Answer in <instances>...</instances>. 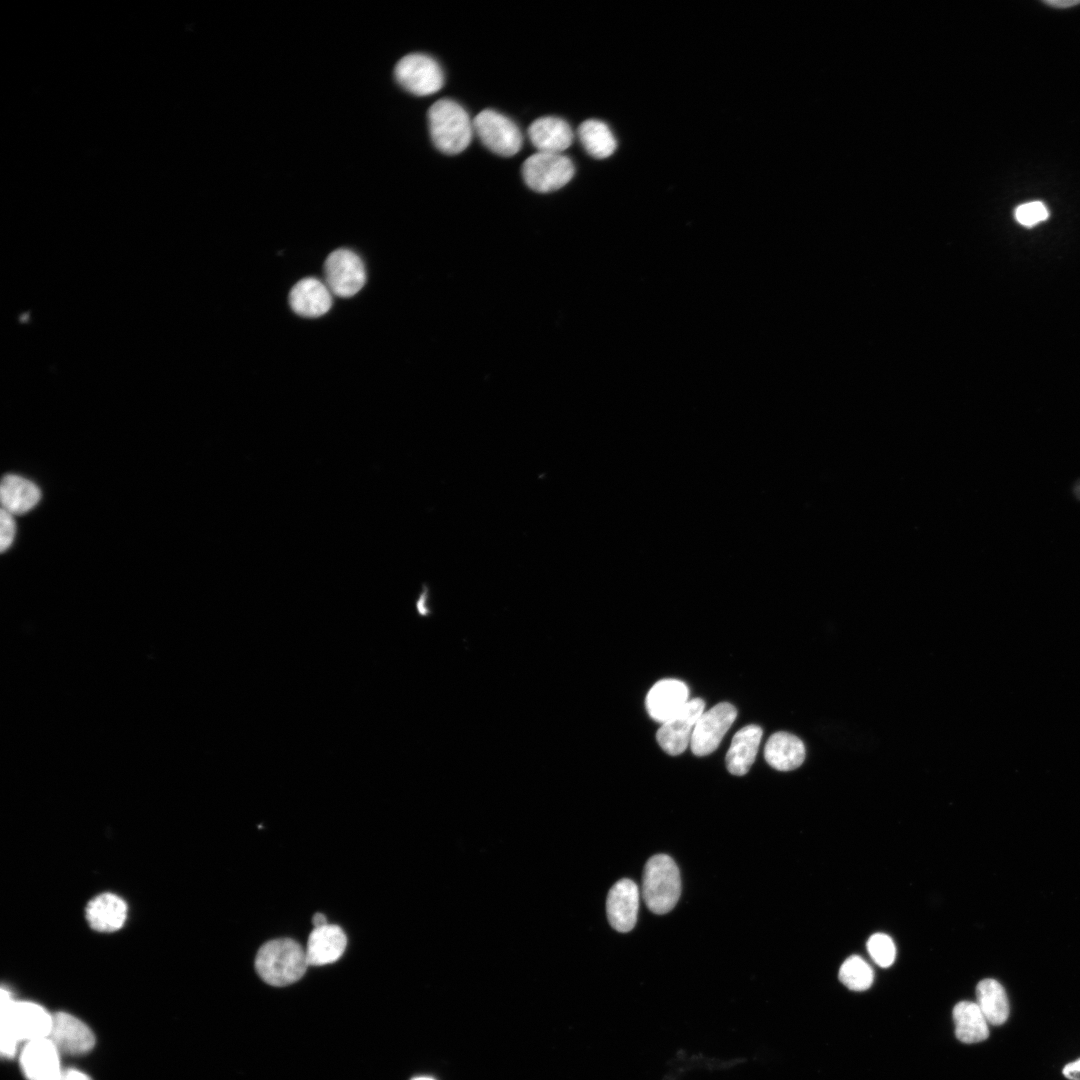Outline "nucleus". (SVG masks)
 <instances>
[{
    "label": "nucleus",
    "mask_w": 1080,
    "mask_h": 1080,
    "mask_svg": "<svg viewBox=\"0 0 1080 1080\" xmlns=\"http://www.w3.org/2000/svg\"><path fill=\"white\" fill-rule=\"evenodd\" d=\"M578 137L586 152L596 159L611 156L617 147L616 139L606 123L596 119L582 122Z\"/></svg>",
    "instance_id": "obj_24"
},
{
    "label": "nucleus",
    "mask_w": 1080,
    "mask_h": 1080,
    "mask_svg": "<svg viewBox=\"0 0 1080 1080\" xmlns=\"http://www.w3.org/2000/svg\"><path fill=\"white\" fill-rule=\"evenodd\" d=\"M16 532L13 515L1 508L0 513V550L5 552L12 544Z\"/></svg>",
    "instance_id": "obj_28"
},
{
    "label": "nucleus",
    "mask_w": 1080,
    "mask_h": 1080,
    "mask_svg": "<svg viewBox=\"0 0 1080 1080\" xmlns=\"http://www.w3.org/2000/svg\"><path fill=\"white\" fill-rule=\"evenodd\" d=\"M314 928L322 927L328 924L327 918L323 913H316L312 918Z\"/></svg>",
    "instance_id": "obj_32"
},
{
    "label": "nucleus",
    "mask_w": 1080,
    "mask_h": 1080,
    "mask_svg": "<svg viewBox=\"0 0 1080 1080\" xmlns=\"http://www.w3.org/2000/svg\"><path fill=\"white\" fill-rule=\"evenodd\" d=\"M413 1080H433V1079L429 1078V1077H418V1078H415Z\"/></svg>",
    "instance_id": "obj_34"
},
{
    "label": "nucleus",
    "mask_w": 1080,
    "mask_h": 1080,
    "mask_svg": "<svg viewBox=\"0 0 1080 1080\" xmlns=\"http://www.w3.org/2000/svg\"><path fill=\"white\" fill-rule=\"evenodd\" d=\"M2 508L12 515L24 514L41 499V491L32 481L14 474L3 477L0 486Z\"/></svg>",
    "instance_id": "obj_21"
},
{
    "label": "nucleus",
    "mask_w": 1080,
    "mask_h": 1080,
    "mask_svg": "<svg viewBox=\"0 0 1080 1080\" xmlns=\"http://www.w3.org/2000/svg\"><path fill=\"white\" fill-rule=\"evenodd\" d=\"M346 945L347 937L341 927L327 924L314 928L305 948L309 966H323L337 961Z\"/></svg>",
    "instance_id": "obj_16"
},
{
    "label": "nucleus",
    "mask_w": 1080,
    "mask_h": 1080,
    "mask_svg": "<svg viewBox=\"0 0 1080 1080\" xmlns=\"http://www.w3.org/2000/svg\"><path fill=\"white\" fill-rule=\"evenodd\" d=\"M394 76L405 90L417 96L434 94L444 84L441 66L434 58L423 53L402 57L394 68Z\"/></svg>",
    "instance_id": "obj_7"
},
{
    "label": "nucleus",
    "mask_w": 1080,
    "mask_h": 1080,
    "mask_svg": "<svg viewBox=\"0 0 1080 1080\" xmlns=\"http://www.w3.org/2000/svg\"><path fill=\"white\" fill-rule=\"evenodd\" d=\"M528 136L538 152L561 153L573 142V131L563 119L545 116L534 120L528 128Z\"/></svg>",
    "instance_id": "obj_17"
},
{
    "label": "nucleus",
    "mask_w": 1080,
    "mask_h": 1080,
    "mask_svg": "<svg viewBox=\"0 0 1080 1080\" xmlns=\"http://www.w3.org/2000/svg\"><path fill=\"white\" fill-rule=\"evenodd\" d=\"M521 173L530 189L546 193L566 185L574 176L575 167L561 153L536 152L524 161Z\"/></svg>",
    "instance_id": "obj_5"
},
{
    "label": "nucleus",
    "mask_w": 1080,
    "mask_h": 1080,
    "mask_svg": "<svg viewBox=\"0 0 1080 1080\" xmlns=\"http://www.w3.org/2000/svg\"><path fill=\"white\" fill-rule=\"evenodd\" d=\"M1043 3L1055 9H1069L1080 5V0H1046Z\"/></svg>",
    "instance_id": "obj_30"
},
{
    "label": "nucleus",
    "mask_w": 1080,
    "mask_h": 1080,
    "mask_svg": "<svg viewBox=\"0 0 1080 1080\" xmlns=\"http://www.w3.org/2000/svg\"><path fill=\"white\" fill-rule=\"evenodd\" d=\"M86 918L94 930L114 932L125 923L127 905L119 896L112 893H103L94 897L88 903Z\"/></svg>",
    "instance_id": "obj_18"
},
{
    "label": "nucleus",
    "mask_w": 1080,
    "mask_h": 1080,
    "mask_svg": "<svg viewBox=\"0 0 1080 1080\" xmlns=\"http://www.w3.org/2000/svg\"><path fill=\"white\" fill-rule=\"evenodd\" d=\"M429 132L434 146L442 153L455 155L471 142L473 120L456 101L442 98L428 110Z\"/></svg>",
    "instance_id": "obj_3"
},
{
    "label": "nucleus",
    "mask_w": 1080,
    "mask_h": 1080,
    "mask_svg": "<svg viewBox=\"0 0 1080 1080\" xmlns=\"http://www.w3.org/2000/svg\"><path fill=\"white\" fill-rule=\"evenodd\" d=\"M48 1038L60 1053L80 1055L89 1052L95 1044L91 1029L81 1020L66 1012L52 1015Z\"/></svg>",
    "instance_id": "obj_11"
},
{
    "label": "nucleus",
    "mask_w": 1080,
    "mask_h": 1080,
    "mask_svg": "<svg viewBox=\"0 0 1080 1080\" xmlns=\"http://www.w3.org/2000/svg\"><path fill=\"white\" fill-rule=\"evenodd\" d=\"M58 1080H91V1078L80 1070L68 1068L62 1069Z\"/></svg>",
    "instance_id": "obj_29"
},
{
    "label": "nucleus",
    "mask_w": 1080,
    "mask_h": 1080,
    "mask_svg": "<svg viewBox=\"0 0 1080 1080\" xmlns=\"http://www.w3.org/2000/svg\"><path fill=\"white\" fill-rule=\"evenodd\" d=\"M701 698L688 701L676 714L662 723L656 733L660 747L669 755L683 753L691 742L695 724L704 712Z\"/></svg>",
    "instance_id": "obj_10"
},
{
    "label": "nucleus",
    "mask_w": 1080,
    "mask_h": 1080,
    "mask_svg": "<svg viewBox=\"0 0 1080 1080\" xmlns=\"http://www.w3.org/2000/svg\"><path fill=\"white\" fill-rule=\"evenodd\" d=\"M955 1035L963 1043L985 1040L989 1035L988 1022L977 1003L961 1001L953 1009Z\"/></svg>",
    "instance_id": "obj_22"
},
{
    "label": "nucleus",
    "mask_w": 1080,
    "mask_h": 1080,
    "mask_svg": "<svg viewBox=\"0 0 1080 1080\" xmlns=\"http://www.w3.org/2000/svg\"><path fill=\"white\" fill-rule=\"evenodd\" d=\"M977 1005L992 1025L1003 1024L1009 1015V1004L1002 985L994 979L980 981L976 987Z\"/></svg>",
    "instance_id": "obj_23"
},
{
    "label": "nucleus",
    "mask_w": 1080,
    "mask_h": 1080,
    "mask_svg": "<svg viewBox=\"0 0 1080 1080\" xmlns=\"http://www.w3.org/2000/svg\"><path fill=\"white\" fill-rule=\"evenodd\" d=\"M639 889L630 879H621L610 889L606 911L610 925L618 932H629L637 921Z\"/></svg>",
    "instance_id": "obj_13"
},
{
    "label": "nucleus",
    "mask_w": 1080,
    "mask_h": 1080,
    "mask_svg": "<svg viewBox=\"0 0 1080 1080\" xmlns=\"http://www.w3.org/2000/svg\"><path fill=\"white\" fill-rule=\"evenodd\" d=\"M839 979L850 990L864 991L872 985L874 973L863 958L852 955L841 965Z\"/></svg>",
    "instance_id": "obj_25"
},
{
    "label": "nucleus",
    "mask_w": 1080,
    "mask_h": 1080,
    "mask_svg": "<svg viewBox=\"0 0 1080 1080\" xmlns=\"http://www.w3.org/2000/svg\"><path fill=\"white\" fill-rule=\"evenodd\" d=\"M20 1066L27 1080H58L62 1072L60 1052L49 1038L26 1042Z\"/></svg>",
    "instance_id": "obj_12"
},
{
    "label": "nucleus",
    "mask_w": 1080,
    "mask_h": 1080,
    "mask_svg": "<svg viewBox=\"0 0 1080 1080\" xmlns=\"http://www.w3.org/2000/svg\"><path fill=\"white\" fill-rule=\"evenodd\" d=\"M1063 1074L1069 1079L1080 1080V1059L1067 1064L1063 1069Z\"/></svg>",
    "instance_id": "obj_31"
},
{
    "label": "nucleus",
    "mask_w": 1080,
    "mask_h": 1080,
    "mask_svg": "<svg viewBox=\"0 0 1080 1080\" xmlns=\"http://www.w3.org/2000/svg\"><path fill=\"white\" fill-rule=\"evenodd\" d=\"M687 685L677 679H662L647 693L645 704L648 714L663 723L676 714L688 702Z\"/></svg>",
    "instance_id": "obj_14"
},
{
    "label": "nucleus",
    "mask_w": 1080,
    "mask_h": 1080,
    "mask_svg": "<svg viewBox=\"0 0 1080 1080\" xmlns=\"http://www.w3.org/2000/svg\"><path fill=\"white\" fill-rule=\"evenodd\" d=\"M1074 494L1078 499H1080V480L1074 486Z\"/></svg>",
    "instance_id": "obj_33"
},
{
    "label": "nucleus",
    "mask_w": 1080,
    "mask_h": 1080,
    "mask_svg": "<svg viewBox=\"0 0 1080 1080\" xmlns=\"http://www.w3.org/2000/svg\"><path fill=\"white\" fill-rule=\"evenodd\" d=\"M868 952L873 961L881 967H889L895 960L896 948L890 936L883 933L873 934L867 942Z\"/></svg>",
    "instance_id": "obj_26"
},
{
    "label": "nucleus",
    "mask_w": 1080,
    "mask_h": 1080,
    "mask_svg": "<svg viewBox=\"0 0 1080 1080\" xmlns=\"http://www.w3.org/2000/svg\"><path fill=\"white\" fill-rule=\"evenodd\" d=\"M309 966L306 950L290 938L264 943L255 958V969L263 981L282 987L298 981Z\"/></svg>",
    "instance_id": "obj_2"
},
{
    "label": "nucleus",
    "mask_w": 1080,
    "mask_h": 1080,
    "mask_svg": "<svg viewBox=\"0 0 1080 1080\" xmlns=\"http://www.w3.org/2000/svg\"><path fill=\"white\" fill-rule=\"evenodd\" d=\"M761 738L762 728L754 724L735 733L726 754V766L731 774L742 776L749 771L755 761Z\"/></svg>",
    "instance_id": "obj_19"
},
{
    "label": "nucleus",
    "mask_w": 1080,
    "mask_h": 1080,
    "mask_svg": "<svg viewBox=\"0 0 1080 1080\" xmlns=\"http://www.w3.org/2000/svg\"><path fill=\"white\" fill-rule=\"evenodd\" d=\"M681 894L679 869L665 854L652 856L643 873L642 895L646 906L656 914L672 910Z\"/></svg>",
    "instance_id": "obj_4"
},
{
    "label": "nucleus",
    "mask_w": 1080,
    "mask_h": 1080,
    "mask_svg": "<svg viewBox=\"0 0 1080 1080\" xmlns=\"http://www.w3.org/2000/svg\"><path fill=\"white\" fill-rule=\"evenodd\" d=\"M1016 221L1026 227H1032L1048 219L1049 211L1041 201H1032L1019 205L1014 212Z\"/></svg>",
    "instance_id": "obj_27"
},
{
    "label": "nucleus",
    "mask_w": 1080,
    "mask_h": 1080,
    "mask_svg": "<svg viewBox=\"0 0 1080 1080\" xmlns=\"http://www.w3.org/2000/svg\"><path fill=\"white\" fill-rule=\"evenodd\" d=\"M292 310L303 317L315 318L327 313L332 305L329 288L316 278L298 281L289 293Z\"/></svg>",
    "instance_id": "obj_15"
},
{
    "label": "nucleus",
    "mask_w": 1080,
    "mask_h": 1080,
    "mask_svg": "<svg viewBox=\"0 0 1080 1080\" xmlns=\"http://www.w3.org/2000/svg\"><path fill=\"white\" fill-rule=\"evenodd\" d=\"M52 1015L33 1002H17L11 993L1 989V1054L11 1058L19 1042L48 1038Z\"/></svg>",
    "instance_id": "obj_1"
},
{
    "label": "nucleus",
    "mask_w": 1080,
    "mask_h": 1080,
    "mask_svg": "<svg viewBox=\"0 0 1080 1080\" xmlns=\"http://www.w3.org/2000/svg\"><path fill=\"white\" fill-rule=\"evenodd\" d=\"M473 129L480 141L493 153L510 157L522 146L523 137L518 126L507 116L485 109L473 119Z\"/></svg>",
    "instance_id": "obj_6"
},
{
    "label": "nucleus",
    "mask_w": 1080,
    "mask_h": 1080,
    "mask_svg": "<svg viewBox=\"0 0 1080 1080\" xmlns=\"http://www.w3.org/2000/svg\"><path fill=\"white\" fill-rule=\"evenodd\" d=\"M329 290L339 297H351L364 286L366 270L361 258L345 248L331 252L324 263Z\"/></svg>",
    "instance_id": "obj_8"
},
{
    "label": "nucleus",
    "mask_w": 1080,
    "mask_h": 1080,
    "mask_svg": "<svg viewBox=\"0 0 1080 1080\" xmlns=\"http://www.w3.org/2000/svg\"><path fill=\"white\" fill-rule=\"evenodd\" d=\"M737 716L736 708L722 702L703 712L697 720L690 742L691 751L696 756H706L714 752Z\"/></svg>",
    "instance_id": "obj_9"
},
{
    "label": "nucleus",
    "mask_w": 1080,
    "mask_h": 1080,
    "mask_svg": "<svg viewBox=\"0 0 1080 1080\" xmlns=\"http://www.w3.org/2000/svg\"><path fill=\"white\" fill-rule=\"evenodd\" d=\"M764 757L771 767L780 771H790L803 763L805 747L797 736L783 731L776 732L770 736L765 745Z\"/></svg>",
    "instance_id": "obj_20"
}]
</instances>
